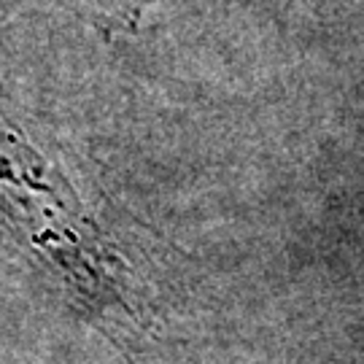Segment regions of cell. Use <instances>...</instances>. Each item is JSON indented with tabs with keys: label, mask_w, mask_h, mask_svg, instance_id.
I'll return each mask as SVG.
<instances>
[{
	"label": "cell",
	"mask_w": 364,
	"mask_h": 364,
	"mask_svg": "<svg viewBox=\"0 0 364 364\" xmlns=\"http://www.w3.org/2000/svg\"><path fill=\"white\" fill-rule=\"evenodd\" d=\"M68 3L87 11V16L95 25L114 27V30H132V27H138L146 6L151 0H68Z\"/></svg>",
	"instance_id": "7a4b0ae2"
},
{
	"label": "cell",
	"mask_w": 364,
	"mask_h": 364,
	"mask_svg": "<svg viewBox=\"0 0 364 364\" xmlns=\"http://www.w3.org/2000/svg\"><path fill=\"white\" fill-rule=\"evenodd\" d=\"M0 221L90 308L130 313L124 267L73 186L6 130H0Z\"/></svg>",
	"instance_id": "6da1fadb"
}]
</instances>
